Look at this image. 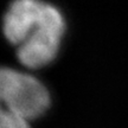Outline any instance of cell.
<instances>
[{
	"label": "cell",
	"mask_w": 128,
	"mask_h": 128,
	"mask_svg": "<svg viewBox=\"0 0 128 128\" xmlns=\"http://www.w3.org/2000/svg\"><path fill=\"white\" fill-rule=\"evenodd\" d=\"M5 39L16 48L19 63L28 70L51 64L60 54L66 23L55 5L44 0H13L2 17Z\"/></svg>",
	"instance_id": "obj_1"
},
{
	"label": "cell",
	"mask_w": 128,
	"mask_h": 128,
	"mask_svg": "<svg viewBox=\"0 0 128 128\" xmlns=\"http://www.w3.org/2000/svg\"><path fill=\"white\" fill-rule=\"evenodd\" d=\"M0 103L31 122L48 112L51 96L43 82L31 72L0 66Z\"/></svg>",
	"instance_id": "obj_2"
},
{
	"label": "cell",
	"mask_w": 128,
	"mask_h": 128,
	"mask_svg": "<svg viewBox=\"0 0 128 128\" xmlns=\"http://www.w3.org/2000/svg\"><path fill=\"white\" fill-rule=\"evenodd\" d=\"M0 128H31V124L0 103Z\"/></svg>",
	"instance_id": "obj_3"
}]
</instances>
